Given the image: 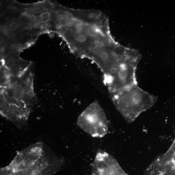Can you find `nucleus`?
<instances>
[{"label": "nucleus", "mask_w": 175, "mask_h": 175, "mask_svg": "<svg viewBox=\"0 0 175 175\" xmlns=\"http://www.w3.org/2000/svg\"><path fill=\"white\" fill-rule=\"evenodd\" d=\"M71 12L70 16L65 17L67 26L59 27L69 31V37L65 38L74 54L90 59L102 73L110 70L117 63L122 46L112 36L107 17L97 10Z\"/></svg>", "instance_id": "f257e3e1"}, {"label": "nucleus", "mask_w": 175, "mask_h": 175, "mask_svg": "<svg viewBox=\"0 0 175 175\" xmlns=\"http://www.w3.org/2000/svg\"><path fill=\"white\" fill-rule=\"evenodd\" d=\"M64 163L40 142L18 152L10 164L1 169L0 175H54Z\"/></svg>", "instance_id": "f03ea898"}, {"label": "nucleus", "mask_w": 175, "mask_h": 175, "mask_svg": "<svg viewBox=\"0 0 175 175\" xmlns=\"http://www.w3.org/2000/svg\"><path fill=\"white\" fill-rule=\"evenodd\" d=\"M117 110L128 123L154 105L158 98L140 88L131 86L110 96Z\"/></svg>", "instance_id": "7ed1b4c3"}, {"label": "nucleus", "mask_w": 175, "mask_h": 175, "mask_svg": "<svg viewBox=\"0 0 175 175\" xmlns=\"http://www.w3.org/2000/svg\"><path fill=\"white\" fill-rule=\"evenodd\" d=\"M141 55L139 51L122 63L113 73L104 76V82L110 96L131 86L137 85L136 72Z\"/></svg>", "instance_id": "20e7f679"}, {"label": "nucleus", "mask_w": 175, "mask_h": 175, "mask_svg": "<svg viewBox=\"0 0 175 175\" xmlns=\"http://www.w3.org/2000/svg\"><path fill=\"white\" fill-rule=\"evenodd\" d=\"M33 81V74L27 70L20 76H12L8 85L1 88V90L15 101L32 109L37 101Z\"/></svg>", "instance_id": "39448f33"}, {"label": "nucleus", "mask_w": 175, "mask_h": 175, "mask_svg": "<svg viewBox=\"0 0 175 175\" xmlns=\"http://www.w3.org/2000/svg\"><path fill=\"white\" fill-rule=\"evenodd\" d=\"M77 123L81 129L92 137L102 138L108 132L107 117L101 106L96 101L92 103L80 115Z\"/></svg>", "instance_id": "423d86ee"}, {"label": "nucleus", "mask_w": 175, "mask_h": 175, "mask_svg": "<svg viewBox=\"0 0 175 175\" xmlns=\"http://www.w3.org/2000/svg\"><path fill=\"white\" fill-rule=\"evenodd\" d=\"M2 67L1 68V88L7 86L10 82L12 76L8 69Z\"/></svg>", "instance_id": "0eeeda50"}, {"label": "nucleus", "mask_w": 175, "mask_h": 175, "mask_svg": "<svg viewBox=\"0 0 175 175\" xmlns=\"http://www.w3.org/2000/svg\"><path fill=\"white\" fill-rule=\"evenodd\" d=\"M11 30L10 28L7 26H5L2 28L1 32L5 36H8L10 34Z\"/></svg>", "instance_id": "6e6552de"}, {"label": "nucleus", "mask_w": 175, "mask_h": 175, "mask_svg": "<svg viewBox=\"0 0 175 175\" xmlns=\"http://www.w3.org/2000/svg\"><path fill=\"white\" fill-rule=\"evenodd\" d=\"M18 26L17 23L15 22L12 23L10 25L9 28L11 31L14 32L16 31L18 28Z\"/></svg>", "instance_id": "1a4fd4ad"}, {"label": "nucleus", "mask_w": 175, "mask_h": 175, "mask_svg": "<svg viewBox=\"0 0 175 175\" xmlns=\"http://www.w3.org/2000/svg\"><path fill=\"white\" fill-rule=\"evenodd\" d=\"M51 14L48 12H45L42 13L40 16V17L41 19L42 18L50 17L51 16Z\"/></svg>", "instance_id": "9d476101"}, {"label": "nucleus", "mask_w": 175, "mask_h": 175, "mask_svg": "<svg viewBox=\"0 0 175 175\" xmlns=\"http://www.w3.org/2000/svg\"><path fill=\"white\" fill-rule=\"evenodd\" d=\"M34 11H35V13L36 14H40L41 12V9L39 8H37L35 9Z\"/></svg>", "instance_id": "9b49d317"}, {"label": "nucleus", "mask_w": 175, "mask_h": 175, "mask_svg": "<svg viewBox=\"0 0 175 175\" xmlns=\"http://www.w3.org/2000/svg\"><path fill=\"white\" fill-rule=\"evenodd\" d=\"M30 18L31 20L33 22L35 21L36 20V18L35 16L33 15H32L30 16Z\"/></svg>", "instance_id": "f8f14e48"}, {"label": "nucleus", "mask_w": 175, "mask_h": 175, "mask_svg": "<svg viewBox=\"0 0 175 175\" xmlns=\"http://www.w3.org/2000/svg\"><path fill=\"white\" fill-rule=\"evenodd\" d=\"M50 19V17L48 18H42L41 19V21L43 22H48L49 21Z\"/></svg>", "instance_id": "ddd939ff"}]
</instances>
